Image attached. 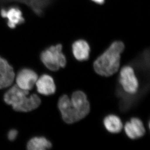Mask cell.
Instances as JSON below:
<instances>
[{
	"mask_svg": "<svg viewBox=\"0 0 150 150\" xmlns=\"http://www.w3.org/2000/svg\"><path fill=\"white\" fill-rule=\"evenodd\" d=\"M124 49L122 42H114L94 63L95 71L103 76H110L115 74L120 67V54Z\"/></svg>",
	"mask_w": 150,
	"mask_h": 150,
	"instance_id": "1",
	"label": "cell"
},
{
	"mask_svg": "<svg viewBox=\"0 0 150 150\" xmlns=\"http://www.w3.org/2000/svg\"><path fill=\"white\" fill-rule=\"evenodd\" d=\"M120 82L126 92L134 94L137 91L139 82L132 67L125 66L122 68L120 72Z\"/></svg>",
	"mask_w": 150,
	"mask_h": 150,
	"instance_id": "5",
	"label": "cell"
},
{
	"mask_svg": "<svg viewBox=\"0 0 150 150\" xmlns=\"http://www.w3.org/2000/svg\"><path fill=\"white\" fill-rule=\"evenodd\" d=\"M52 144L44 137H35L27 143V149L29 150H45L50 149Z\"/></svg>",
	"mask_w": 150,
	"mask_h": 150,
	"instance_id": "14",
	"label": "cell"
},
{
	"mask_svg": "<svg viewBox=\"0 0 150 150\" xmlns=\"http://www.w3.org/2000/svg\"><path fill=\"white\" fill-rule=\"evenodd\" d=\"M91 1L94 2V3L99 4H103L105 1V0H91Z\"/></svg>",
	"mask_w": 150,
	"mask_h": 150,
	"instance_id": "16",
	"label": "cell"
},
{
	"mask_svg": "<svg viewBox=\"0 0 150 150\" xmlns=\"http://www.w3.org/2000/svg\"><path fill=\"white\" fill-rule=\"evenodd\" d=\"M38 76L34 71L29 69H21L16 78L17 86L21 89L29 91L35 85Z\"/></svg>",
	"mask_w": 150,
	"mask_h": 150,
	"instance_id": "6",
	"label": "cell"
},
{
	"mask_svg": "<svg viewBox=\"0 0 150 150\" xmlns=\"http://www.w3.org/2000/svg\"><path fill=\"white\" fill-rule=\"evenodd\" d=\"M71 101L72 105L83 119L90 111V105L86 94L81 91H77L72 94Z\"/></svg>",
	"mask_w": 150,
	"mask_h": 150,
	"instance_id": "8",
	"label": "cell"
},
{
	"mask_svg": "<svg viewBox=\"0 0 150 150\" xmlns=\"http://www.w3.org/2000/svg\"><path fill=\"white\" fill-rule=\"evenodd\" d=\"M29 91L15 85L4 94V102L11 105L13 109L17 111H31L40 106L41 100L35 94L29 96Z\"/></svg>",
	"mask_w": 150,
	"mask_h": 150,
	"instance_id": "2",
	"label": "cell"
},
{
	"mask_svg": "<svg viewBox=\"0 0 150 150\" xmlns=\"http://www.w3.org/2000/svg\"><path fill=\"white\" fill-rule=\"evenodd\" d=\"M74 56L79 61H84L88 59L90 47L86 41L84 40H78L75 41L72 46Z\"/></svg>",
	"mask_w": 150,
	"mask_h": 150,
	"instance_id": "11",
	"label": "cell"
},
{
	"mask_svg": "<svg viewBox=\"0 0 150 150\" xmlns=\"http://www.w3.org/2000/svg\"><path fill=\"white\" fill-rule=\"evenodd\" d=\"M15 77L13 68L6 60L0 57V89L11 86Z\"/></svg>",
	"mask_w": 150,
	"mask_h": 150,
	"instance_id": "7",
	"label": "cell"
},
{
	"mask_svg": "<svg viewBox=\"0 0 150 150\" xmlns=\"http://www.w3.org/2000/svg\"><path fill=\"white\" fill-rule=\"evenodd\" d=\"M62 46L57 44L52 46L43 51L40 58L44 65L52 71H57L60 68L65 67L66 58L62 52Z\"/></svg>",
	"mask_w": 150,
	"mask_h": 150,
	"instance_id": "3",
	"label": "cell"
},
{
	"mask_svg": "<svg viewBox=\"0 0 150 150\" xmlns=\"http://www.w3.org/2000/svg\"><path fill=\"white\" fill-rule=\"evenodd\" d=\"M1 15L3 17L6 18L8 20V25L11 28H14L17 24L24 21L21 10L16 7H12L8 11L1 10Z\"/></svg>",
	"mask_w": 150,
	"mask_h": 150,
	"instance_id": "12",
	"label": "cell"
},
{
	"mask_svg": "<svg viewBox=\"0 0 150 150\" xmlns=\"http://www.w3.org/2000/svg\"><path fill=\"white\" fill-rule=\"evenodd\" d=\"M38 93L44 95H50L54 93L56 86L54 79L50 75L44 74L38 78L35 83Z\"/></svg>",
	"mask_w": 150,
	"mask_h": 150,
	"instance_id": "10",
	"label": "cell"
},
{
	"mask_svg": "<svg viewBox=\"0 0 150 150\" xmlns=\"http://www.w3.org/2000/svg\"><path fill=\"white\" fill-rule=\"evenodd\" d=\"M125 130L128 137L131 139H138L144 136L145 133L143 122L136 117L132 118L130 122H126Z\"/></svg>",
	"mask_w": 150,
	"mask_h": 150,
	"instance_id": "9",
	"label": "cell"
},
{
	"mask_svg": "<svg viewBox=\"0 0 150 150\" xmlns=\"http://www.w3.org/2000/svg\"><path fill=\"white\" fill-rule=\"evenodd\" d=\"M18 131L15 129H12L9 131L8 134V138L11 141H13L16 139L18 135Z\"/></svg>",
	"mask_w": 150,
	"mask_h": 150,
	"instance_id": "15",
	"label": "cell"
},
{
	"mask_svg": "<svg viewBox=\"0 0 150 150\" xmlns=\"http://www.w3.org/2000/svg\"><path fill=\"white\" fill-rule=\"evenodd\" d=\"M105 127L109 132L112 133H117L122 131L123 125L118 117L110 115L105 117L103 120Z\"/></svg>",
	"mask_w": 150,
	"mask_h": 150,
	"instance_id": "13",
	"label": "cell"
},
{
	"mask_svg": "<svg viewBox=\"0 0 150 150\" xmlns=\"http://www.w3.org/2000/svg\"><path fill=\"white\" fill-rule=\"evenodd\" d=\"M58 106L62 117L66 123H74L82 119L72 105L71 100L67 95H63L60 97L58 101Z\"/></svg>",
	"mask_w": 150,
	"mask_h": 150,
	"instance_id": "4",
	"label": "cell"
}]
</instances>
